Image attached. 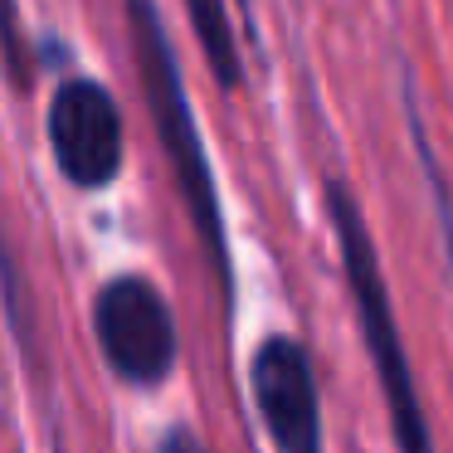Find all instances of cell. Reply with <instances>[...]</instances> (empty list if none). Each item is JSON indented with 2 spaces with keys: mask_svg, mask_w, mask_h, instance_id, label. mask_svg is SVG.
I'll list each match as a JSON object with an SVG mask.
<instances>
[{
  "mask_svg": "<svg viewBox=\"0 0 453 453\" xmlns=\"http://www.w3.org/2000/svg\"><path fill=\"white\" fill-rule=\"evenodd\" d=\"M50 151L79 190H98L122 171V112L103 83H59L50 103Z\"/></svg>",
  "mask_w": 453,
  "mask_h": 453,
  "instance_id": "4",
  "label": "cell"
},
{
  "mask_svg": "<svg viewBox=\"0 0 453 453\" xmlns=\"http://www.w3.org/2000/svg\"><path fill=\"white\" fill-rule=\"evenodd\" d=\"M186 11H190L196 40H200V50H205L215 79L225 83V88H239V79H244V64H239V40H234V30H229L225 0H186Z\"/></svg>",
  "mask_w": 453,
  "mask_h": 453,
  "instance_id": "6",
  "label": "cell"
},
{
  "mask_svg": "<svg viewBox=\"0 0 453 453\" xmlns=\"http://www.w3.org/2000/svg\"><path fill=\"white\" fill-rule=\"evenodd\" d=\"M326 210H332V225H336V249H342V268L356 297L365 351H371L380 390L390 400V424H395V439H400V453H434L429 424H424L419 395H414V371H410V356H404L400 326H395L385 273H380V258H375V239L361 219V205L351 200V190L342 180H326Z\"/></svg>",
  "mask_w": 453,
  "mask_h": 453,
  "instance_id": "2",
  "label": "cell"
},
{
  "mask_svg": "<svg viewBox=\"0 0 453 453\" xmlns=\"http://www.w3.org/2000/svg\"><path fill=\"white\" fill-rule=\"evenodd\" d=\"M161 453H210V449L190 429H171L166 439H161Z\"/></svg>",
  "mask_w": 453,
  "mask_h": 453,
  "instance_id": "8",
  "label": "cell"
},
{
  "mask_svg": "<svg viewBox=\"0 0 453 453\" xmlns=\"http://www.w3.org/2000/svg\"><path fill=\"white\" fill-rule=\"evenodd\" d=\"M254 400L278 453H322V404L303 342L268 336L254 351Z\"/></svg>",
  "mask_w": 453,
  "mask_h": 453,
  "instance_id": "5",
  "label": "cell"
},
{
  "mask_svg": "<svg viewBox=\"0 0 453 453\" xmlns=\"http://www.w3.org/2000/svg\"><path fill=\"white\" fill-rule=\"evenodd\" d=\"M127 20H132V40H137V64H142V88H147L151 118H157V137L171 157V171L180 180L186 210L196 219V234L205 239L210 258H215L219 278L229 283V254H225V219H219V190L210 176L205 147L196 132V112H190L186 83H180V64L176 50L166 40L157 5L151 0H127Z\"/></svg>",
  "mask_w": 453,
  "mask_h": 453,
  "instance_id": "1",
  "label": "cell"
},
{
  "mask_svg": "<svg viewBox=\"0 0 453 453\" xmlns=\"http://www.w3.org/2000/svg\"><path fill=\"white\" fill-rule=\"evenodd\" d=\"M98 346L127 385H161L176 365V322L147 278H112L98 293Z\"/></svg>",
  "mask_w": 453,
  "mask_h": 453,
  "instance_id": "3",
  "label": "cell"
},
{
  "mask_svg": "<svg viewBox=\"0 0 453 453\" xmlns=\"http://www.w3.org/2000/svg\"><path fill=\"white\" fill-rule=\"evenodd\" d=\"M0 59H5V69H11L15 83H30V54H25V35H20L15 0H0Z\"/></svg>",
  "mask_w": 453,
  "mask_h": 453,
  "instance_id": "7",
  "label": "cell"
}]
</instances>
